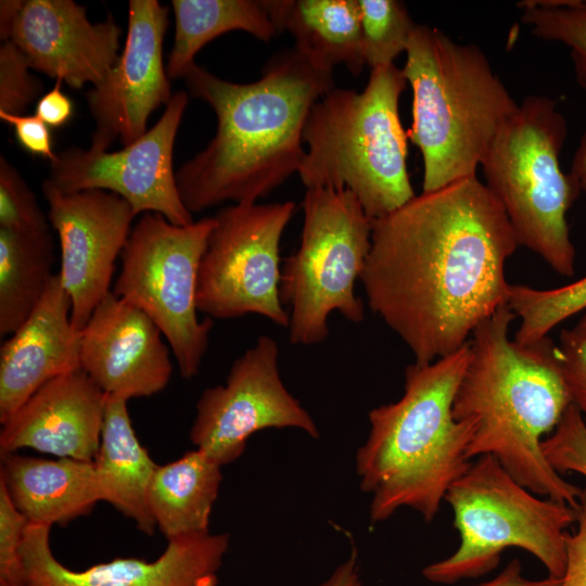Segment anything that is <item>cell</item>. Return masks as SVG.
I'll list each match as a JSON object with an SVG mask.
<instances>
[{
  "label": "cell",
  "mask_w": 586,
  "mask_h": 586,
  "mask_svg": "<svg viewBox=\"0 0 586 586\" xmlns=\"http://www.w3.org/2000/svg\"><path fill=\"white\" fill-rule=\"evenodd\" d=\"M518 246L501 204L469 177L371 220L359 280L371 310L424 365L458 351L508 305L505 267Z\"/></svg>",
  "instance_id": "obj_1"
},
{
  "label": "cell",
  "mask_w": 586,
  "mask_h": 586,
  "mask_svg": "<svg viewBox=\"0 0 586 586\" xmlns=\"http://www.w3.org/2000/svg\"><path fill=\"white\" fill-rule=\"evenodd\" d=\"M183 79L217 118L213 139L176 171L191 214L228 201L257 203L298 173L309 111L335 87L333 72L315 67L295 49L273 55L253 82L221 79L196 63Z\"/></svg>",
  "instance_id": "obj_2"
},
{
  "label": "cell",
  "mask_w": 586,
  "mask_h": 586,
  "mask_svg": "<svg viewBox=\"0 0 586 586\" xmlns=\"http://www.w3.org/2000/svg\"><path fill=\"white\" fill-rule=\"evenodd\" d=\"M514 318L505 305L473 331L454 417L474 424L471 460L491 455L534 494L576 510L582 488L550 466L542 447L572 404L558 346L549 336L528 345L511 340Z\"/></svg>",
  "instance_id": "obj_3"
},
{
  "label": "cell",
  "mask_w": 586,
  "mask_h": 586,
  "mask_svg": "<svg viewBox=\"0 0 586 586\" xmlns=\"http://www.w3.org/2000/svg\"><path fill=\"white\" fill-rule=\"evenodd\" d=\"M470 356V343L432 362L405 370L404 394L368 413L369 433L356 454V473L371 496L372 524L402 508L430 523L449 486L472 461L470 420H457L453 405Z\"/></svg>",
  "instance_id": "obj_4"
},
{
  "label": "cell",
  "mask_w": 586,
  "mask_h": 586,
  "mask_svg": "<svg viewBox=\"0 0 586 586\" xmlns=\"http://www.w3.org/2000/svg\"><path fill=\"white\" fill-rule=\"evenodd\" d=\"M405 52L402 71L412 92L407 132L422 155V192L476 176L519 105L476 44L417 24Z\"/></svg>",
  "instance_id": "obj_5"
},
{
  "label": "cell",
  "mask_w": 586,
  "mask_h": 586,
  "mask_svg": "<svg viewBox=\"0 0 586 586\" xmlns=\"http://www.w3.org/2000/svg\"><path fill=\"white\" fill-rule=\"evenodd\" d=\"M406 87L402 68L391 64L371 69L361 92L334 87L313 105L297 173L306 189H347L371 220L416 196L399 115Z\"/></svg>",
  "instance_id": "obj_6"
},
{
  "label": "cell",
  "mask_w": 586,
  "mask_h": 586,
  "mask_svg": "<svg viewBox=\"0 0 586 586\" xmlns=\"http://www.w3.org/2000/svg\"><path fill=\"white\" fill-rule=\"evenodd\" d=\"M566 135L557 100L528 95L500 127L481 168L519 245L540 256L558 275L572 277L575 247L566 214L582 191L559 164Z\"/></svg>",
  "instance_id": "obj_7"
},
{
  "label": "cell",
  "mask_w": 586,
  "mask_h": 586,
  "mask_svg": "<svg viewBox=\"0 0 586 586\" xmlns=\"http://www.w3.org/2000/svg\"><path fill=\"white\" fill-rule=\"evenodd\" d=\"M445 501L454 512L460 540L450 556L422 570L429 582L454 584L481 577L498 566L508 548L534 556L547 576H563L565 537L576 522V510L534 494L493 456L474 458L449 486Z\"/></svg>",
  "instance_id": "obj_8"
},
{
  "label": "cell",
  "mask_w": 586,
  "mask_h": 586,
  "mask_svg": "<svg viewBox=\"0 0 586 586\" xmlns=\"http://www.w3.org/2000/svg\"><path fill=\"white\" fill-rule=\"evenodd\" d=\"M297 250L284 259L280 297L289 305V340L314 345L329 335V316L352 322L365 318L355 284L371 245V219L347 189H307Z\"/></svg>",
  "instance_id": "obj_9"
},
{
  "label": "cell",
  "mask_w": 586,
  "mask_h": 586,
  "mask_svg": "<svg viewBox=\"0 0 586 586\" xmlns=\"http://www.w3.org/2000/svg\"><path fill=\"white\" fill-rule=\"evenodd\" d=\"M215 225L214 217L178 226L161 214H142L122 252L113 290L156 323L187 380L200 371L213 327L211 318L198 317L196 291Z\"/></svg>",
  "instance_id": "obj_10"
},
{
  "label": "cell",
  "mask_w": 586,
  "mask_h": 586,
  "mask_svg": "<svg viewBox=\"0 0 586 586\" xmlns=\"http://www.w3.org/2000/svg\"><path fill=\"white\" fill-rule=\"evenodd\" d=\"M294 212L292 201L232 204L217 212L200 265V313L215 319L256 314L289 328L280 297L279 246Z\"/></svg>",
  "instance_id": "obj_11"
},
{
  "label": "cell",
  "mask_w": 586,
  "mask_h": 586,
  "mask_svg": "<svg viewBox=\"0 0 586 586\" xmlns=\"http://www.w3.org/2000/svg\"><path fill=\"white\" fill-rule=\"evenodd\" d=\"M286 428L319 437L316 422L281 380L277 342L260 335L233 361L224 385L203 391L190 440L222 467L243 454L254 433Z\"/></svg>",
  "instance_id": "obj_12"
},
{
  "label": "cell",
  "mask_w": 586,
  "mask_h": 586,
  "mask_svg": "<svg viewBox=\"0 0 586 586\" xmlns=\"http://www.w3.org/2000/svg\"><path fill=\"white\" fill-rule=\"evenodd\" d=\"M188 102L186 91H176L153 127L122 150L72 146L56 153L47 180L64 193L112 192L127 201L136 216L156 213L174 225L193 222L173 166L175 140Z\"/></svg>",
  "instance_id": "obj_13"
},
{
  "label": "cell",
  "mask_w": 586,
  "mask_h": 586,
  "mask_svg": "<svg viewBox=\"0 0 586 586\" xmlns=\"http://www.w3.org/2000/svg\"><path fill=\"white\" fill-rule=\"evenodd\" d=\"M42 192L59 238V275L71 298L72 321L81 331L111 292L115 262L136 214L127 201L103 190L64 193L46 179Z\"/></svg>",
  "instance_id": "obj_14"
},
{
  "label": "cell",
  "mask_w": 586,
  "mask_h": 586,
  "mask_svg": "<svg viewBox=\"0 0 586 586\" xmlns=\"http://www.w3.org/2000/svg\"><path fill=\"white\" fill-rule=\"evenodd\" d=\"M122 27L112 15L91 23L73 0H1L0 38L31 68L80 89L102 82L119 58Z\"/></svg>",
  "instance_id": "obj_15"
},
{
  "label": "cell",
  "mask_w": 586,
  "mask_h": 586,
  "mask_svg": "<svg viewBox=\"0 0 586 586\" xmlns=\"http://www.w3.org/2000/svg\"><path fill=\"white\" fill-rule=\"evenodd\" d=\"M168 9L157 0H130L125 46L105 77L86 94L94 120L88 149L104 152L116 139L124 146L146 132L150 115L173 93L163 63Z\"/></svg>",
  "instance_id": "obj_16"
},
{
  "label": "cell",
  "mask_w": 586,
  "mask_h": 586,
  "mask_svg": "<svg viewBox=\"0 0 586 586\" xmlns=\"http://www.w3.org/2000/svg\"><path fill=\"white\" fill-rule=\"evenodd\" d=\"M50 527L27 524L21 549L25 586H217L230 540L226 533L187 535L168 539L152 562L116 558L75 571L53 556Z\"/></svg>",
  "instance_id": "obj_17"
},
{
  "label": "cell",
  "mask_w": 586,
  "mask_h": 586,
  "mask_svg": "<svg viewBox=\"0 0 586 586\" xmlns=\"http://www.w3.org/2000/svg\"><path fill=\"white\" fill-rule=\"evenodd\" d=\"M162 336L144 311L111 291L80 331V368L107 396H152L173 373Z\"/></svg>",
  "instance_id": "obj_18"
},
{
  "label": "cell",
  "mask_w": 586,
  "mask_h": 586,
  "mask_svg": "<svg viewBox=\"0 0 586 586\" xmlns=\"http://www.w3.org/2000/svg\"><path fill=\"white\" fill-rule=\"evenodd\" d=\"M106 399L81 368L58 377L1 423L0 453L31 448L59 458L94 461Z\"/></svg>",
  "instance_id": "obj_19"
},
{
  "label": "cell",
  "mask_w": 586,
  "mask_h": 586,
  "mask_svg": "<svg viewBox=\"0 0 586 586\" xmlns=\"http://www.w3.org/2000/svg\"><path fill=\"white\" fill-rule=\"evenodd\" d=\"M59 272L30 316L0 348V422L41 386L80 368V330Z\"/></svg>",
  "instance_id": "obj_20"
},
{
  "label": "cell",
  "mask_w": 586,
  "mask_h": 586,
  "mask_svg": "<svg viewBox=\"0 0 586 586\" xmlns=\"http://www.w3.org/2000/svg\"><path fill=\"white\" fill-rule=\"evenodd\" d=\"M0 483L28 523L63 526L101 500L94 461L1 454Z\"/></svg>",
  "instance_id": "obj_21"
},
{
  "label": "cell",
  "mask_w": 586,
  "mask_h": 586,
  "mask_svg": "<svg viewBox=\"0 0 586 586\" xmlns=\"http://www.w3.org/2000/svg\"><path fill=\"white\" fill-rule=\"evenodd\" d=\"M280 31L295 39L294 49L315 67L333 72L343 64L355 76L366 65L358 0H265Z\"/></svg>",
  "instance_id": "obj_22"
},
{
  "label": "cell",
  "mask_w": 586,
  "mask_h": 586,
  "mask_svg": "<svg viewBox=\"0 0 586 586\" xmlns=\"http://www.w3.org/2000/svg\"><path fill=\"white\" fill-rule=\"evenodd\" d=\"M94 468L101 500L135 521L142 533L153 535L156 523L149 489L157 464L138 440L125 399L107 396Z\"/></svg>",
  "instance_id": "obj_23"
},
{
  "label": "cell",
  "mask_w": 586,
  "mask_h": 586,
  "mask_svg": "<svg viewBox=\"0 0 586 586\" xmlns=\"http://www.w3.org/2000/svg\"><path fill=\"white\" fill-rule=\"evenodd\" d=\"M221 480V466L196 448L157 466L149 489V506L167 540L209 532Z\"/></svg>",
  "instance_id": "obj_24"
},
{
  "label": "cell",
  "mask_w": 586,
  "mask_h": 586,
  "mask_svg": "<svg viewBox=\"0 0 586 586\" xmlns=\"http://www.w3.org/2000/svg\"><path fill=\"white\" fill-rule=\"evenodd\" d=\"M175 36L166 65L170 79L183 78L198 52L209 41L243 30L269 42L279 34L265 0H173Z\"/></svg>",
  "instance_id": "obj_25"
},
{
  "label": "cell",
  "mask_w": 586,
  "mask_h": 586,
  "mask_svg": "<svg viewBox=\"0 0 586 586\" xmlns=\"http://www.w3.org/2000/svg\"><path fill=\"white\" fill-rule=\"evenodd\" d=\"M49 230L0 228V334L9 336L30 316L53 277Z\"/></svg>",
  "instance_id": "obj_26"
},
{
  "label": "cell",
  "mask_w": 586,
  "mask_h": 586,
  "mask_svg": "<svg viewBox=\"0 0 586 586\" xmlns=\"http://www.w3.org/2000/svg\"><path fill=\"white\" fill-rule=\"evenodd\" d=\"M508 306L520 318L513 340L522 345L536 343L558 324L586 309V276L553 289L511 284Z\"/></svg>",
  "instance_id": "obj_27"
},
{
  "label": "cell",
  "mask_w": 586,
  "mask_h": 586,
  "mask_svg": "<svg viewBox=\"0 0 586 586\" xmlns=\"http://www.w3.org/2000/svg\"><path fill=\"white\" fill-rule=\"evenodd\" d=\"M519 7L523 24L535 37L570 49L575 80L586 89V1H523Z\"/></svg>",
  "instance_id": "obj_28"
},
{
  "label": "cell",
  "mask_w": 586,
  "mask_h": 586,
  "mask_svg": "<svg viewBox=\"0 0 586 586\" xmlns=\"http://www.w3.org/2000/svg\"><path fill=\"white\" fill-rule=\"evenodd\" d=\"M366 65L371 69L394 64L406 51L417 24L397 0H358Z\"/></svg>",
  "instance_id": "obj_29"
},
{
  "label": "cell",
  "mask_w": 586,
  "mask_h": 586,
  "mask_svg": "<svg viewBox=\"0 0 586 586\" xmlns=\"http://www.w3.org/2000/svg\"><path fill=\"white\" fill-rule=\"evenodd\" d=\"M48 217L21 174L0 157V228L24 231L49 230Z\"/></svg>",
  "instance_id": "obj_30"
},
{
  "label": "cell",
  "mask_w": 586,
  "mask_h": 586,
  "mask_svg": "<svg viewBox=\"0 0 586 586\" xmlns=\"http://www.w3.org/2000/svg\"><path fill=\"white\" fill-rule=\"evenodd\" d=\"M23 51L11 41L0 47V112L22 115L41 97V81L30 73Z\"/></svg>",
  "instance_id": "obj_31"
},
{
  "label": "cell",
  "mask_w": 586,
  "mask_h": 586,
  "mask_svg": "<svg viewBox=\"0 0 586 586\" xmlns=\"http://www.w3.org/2000/svg\"><path fill=\"white\" fill-rule=\"evenodd\" d=\"M542 447L558 473H577L586 477V421L574 404L568 407Z\"/></svg>",
  "instance_id": "obj_32"
},
{
  "label": "cell",
  "mask_w": 586,
  "mask_h": 586,
  "mask_svg": "<svg viewBox=\"0 0 586 586\" xmlns=\"http://www.w3.org/2000/svg\"><path fill=\"white\" fill-rule=\"evenodd\" d=\"M28 521L0 483V581L25 586L21 549Z\"/></svg>",
  "instance_id": "obj_33"
},
{
  "label": "cell",
  "mask_w": 586,
  "mask_h": 586,
  "mask_svg": "<svg viewBox=\"0 0 586 586\" xmlns=\"http://www.w3.org/2000/svg\"><path fill=\"white\" fill-rule=\"evenodd\" d=\"M557 346L562 377L572 404L586 421V333L574 328L562 330Z\"/></svg>",
  "instance_id": "obj_34"
},
{
  "label": "cell",
  "mask_w": 586,
  "mask_h": 586,
  "mask_svg": "<svg viewBox=\"0 0 586 586\" xmlns=\"http://www.w3.org/2000/svg\"><path fill=\"white\" fill-rule=\"evenodd\" d=\"M576 530L565 537V568L560 586H586V487L576 509Z\"/></svg>",
  "instance_id": "obj_35"
},
{
  "label": "cell",
  "mask_w": 586,
  "mask_h": 586,
  "mask_svg": "<svg viewBox=\"0 0 586 586\" xmlns=\"http://www.w3.org/2000/svg\"><path fill=\"white\" fill-rule=\"evenodd\" d=\"M0 119L11 125L20 145L30 154L54 161L50 127L37 115H16L0 112Z\"/></svg>",
  "instance_id": "obj_36"
},
{
  "label": "cell",
  "mask_w": 586,
  "mask_h": 586,
  "mask_svg": "<svg viewBox=\"0 0 586 586\" xmlns=\"http://www.w3.org/2000/svg\"><path fill=\"white\" fill-rule=\"evenodd\" d=\"M61 85L62 81L55 80L53 88L42 94L36 103L35 115L53 128L64 126L74 112L73 102L63 93Z\"/></svg>",
  "instance_id": "obj_37"
},
{
  "label": "cell",
  "mask_w": 586,
  "mask_h": 586,
  "mask_svg": "<svg viewBox=\"0 0 586 586\" xmlns=\"http://www.w3.org/2000/svg\"><path fill=\"white\" fill-rule=\"evenodd\" d=\"M560 583L561 579L549 576L542 579L528 578L523 574L520 560L512 559L494 578L475 586H560Z\"/></svg>",
  "instance_id": "obj_38"
},
{
  "label": "cell",
  "mask_w": 586,
  "mask_h": 586,
  "mask_svg": "<svg viewBox=\"0 0 586 586\" xmlns=\"http://www.w3.org/2000/svg\"><path fill=\"white\" fill-rule=\"evenodd\" d=\"M358 555L355 547L346 560L340 563L332 574L318 586H360Z\"/></svg>",
  "instance_id": "obj_39"
},
{
  "label": "cell",
  "mask_w": 586,
  "mask_h": 586,
  "mask_svg": "<svg viewBox=\"0 0 586 586\" xmlns=\"http://www.w3.org/2000/svg\"><path fill=\"white\" fill-rule=\"evenodd\" d=\"M569 174L574 178L581 191L586 193V130L579 139Z\"/></svg>",
  "instance_id": "obj_40"
},
{
  "label": "cell",
  "mask_w": 586,
  "mask_h": 586,
  "mask_svg": "<svg viewBox=\"0 0 586 586\" xmlns=\"http://www.w3.org/2000/svg\"><path fill=\"white\" fill-rule=\"evenodd\" d=\"M574 329L576 331H578V332L586 333V314L577 322V324L574 327Z\"/></svg>",
  "instance_id": "obj_41"
},
{
  "label": "cell",
  "mask_w": 586,
  "mask_h": 586,
  "mask_svg": "<svg viewBox=\"0 0 586 586\" xmlns=\"http://www.w3.org/2000/svg\"><path fill=\"white\" fill-rule=\"evenodd\" d=\"M0 586H16V585H12V584H10V583L1 582V581H0Z\"/></svg>",
  "instance_id": "obj_42"
}]
</instances>
